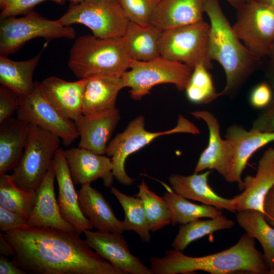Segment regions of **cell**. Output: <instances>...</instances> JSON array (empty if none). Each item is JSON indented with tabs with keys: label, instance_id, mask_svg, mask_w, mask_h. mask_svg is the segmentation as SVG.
<instances>
[{
	"label": "cell",
	"instance_id": "c3c4849f",
	"mask_svg": "<svg viewBox=\"0 0 274 274\" xmlns=\"http://www.w3.org/2000/svg\"><path fill=\"white\" fill-rule=\"evenodd\" d=\"M67 1L70 2V4H79V3H82L86 0H67Z\"/></svg>",
	"mask_w": 274,
	"mask_h": 274
},
{
	"label": "cell",
	"instance_id": "d590c367",
	"mask_svg": "<svg viewBox=\"0 0 274 274\" xmlns=\"http://www.w3.org/2000/svg\"><path fill=\"white\" fill-rule=\"evenodd\" d=\"M130 22L150 24L151 15L159 0H119Z\"/></svg>",
	"mask_w": 274,
	"mask_h": 274
},
{
	"label": "cell",
	"instance_id": "e0dca14e",
	"mask_svg": "<svg viewBox=\"0 0 274 274\" xmlns=\"http://www.w3.org/2000/svg\"><path fill=\"white\" fill-rule=\"evenodd\" d=\"M274 186V148L264 151L258 164L254 177L249 176L244 182V191L231 198L236 212L253 209L263 214L265 198Z\"/></svg>",
	"mask_w": 274,
	"mask_h": 274
},
{
	"label": "cell",
	"instance_id": "7bdbcfd3",
	"mask_svg": "<svg viewBox=\"0 0 274 274\" xmlns=\"http://www.w3.org/2000/svg\"><path fill=\"white\" fill-rule=\"evenodd\" d=\"M264 67L265 76L267 82L274 89V42L266 57Z\"/></svg>",
	"mask_w": 274,
	"mask_h": 274
},
{
	"label": "cell",
	"instance_id": "4316f807",
	"mask_svg": "<svg viewBox=\"0 0 274 274\" xmlns=\"http://www.w3.org/2000/svg\"><path fill=\"white\" fill-rule=\"evenodd\" d=\"M162 32L151 24L142 25L129 21L123 38L130 59L147 61L160 56Z\"/></svg>",
	"mask_w": 274,
	"mask_h": 274
},
{
	"label": "cell",
	"instance_id": "681fc988",
	"mask_svg": "<svg viewBox=\"0 0 274 274\" xmlns=\"http://www.w3.org/2000/svg\"><path fill=\"white\" fill-rule=\"evenodd\" d=\"M270 273L271 274H274V269L272 271V272Z\"/></svg>",
	"mask_w": 274,
	"mask_h": 274
},
{
	"label": "cell",
	"instance_id": "3957f363",
	"mask_svg": "<svg viewBox=\"0 0 274 274\" xmlns=\"http://www.w3.org/2000/svg\"><path fill=\"white\" fill-rule=\"evenodd\" d=\"M204 12L210 20L209 57L221 64L226 76V85L219 96L232 99L262 66L263 59L253 54L236 36L219 0H204Z\"/></svg>",
	"mask_w": 274,
	"mask_h": 274
},
{
	"label": "cell",
	"instance_id": "f546056e",
	"mask_svg": "<svg viewBox=\"0 0 274 274\" xmlns=\"http://www.w3.org/2000/svg\"><path fill=\"white\" fill-rule=\"evenodd\" d=\"M166 192L162 196L171 214L172 224L175 225L186 224L202 218H214L223 215L214 207L192 203L188 199L176 193L172 188L164 185Z\"/></svg>",
	"mask_w": 274,
	"mask_h": 274
},
{
	"label": "cell",
	"instance_id": "7c38bea8",
	"mask_svg": "<svg viewBox=\"0 0 274 274\" xmlns=\"http://www.w3.org/2000/svg\"><path fill=\"white\" fill-rule=\"evenodd\" d=\"M17 118L40 127L59 136L65 146L71 145L79 138L75 122L66 118L48 100L43 93L39 82L35 81L32 91L20 95Z\"/></svg>",
	"mask_w": 274,
	"mask_h": 274
},
{
	"label": "cell",
	"instance_id": "ac0fdd59",
	"mask_svg": "<svg viewBox=\"0 0 274 274\" xmlns=\"http://www.w3.org/2000/svg\"><path fill=\"white\" fill-rule=\"evenodd\" d=\"M64 153L74 183L91 184L101 178L105 187L112 186L115 178L110 157L79 147Z\"/></svg>",
	"mask_w": 274,
	"mask_h": 274
},
{
	"label": "cell",
	"instance_id": "f907efd6",
	"mask_svg": "<svg viewBox=\"0 0 274 274\" xmlns=\"http://www.w3.org/2000/svg\"><path fill=\"white\" fill-rule=\"evenodd\" d=\"M251 0H246V2L250 1Z\"/></svg>",
	"mask_w": 274,
	"mask_h": 274
},
{
	"label": "cell",
	"instance_id": "9a60e30c",
	"mask_svg": "<svg viewBox=\"0 0 274 274\" xmlns=\"http://www.w3.org/2000/svg\"><path fill=\"white\" fill-rule=\"evenodd\" d=\"M59 148L52 162L58 188L57 203L62 218L72 224L79 234L93 228L89 220L82 213L78 202V195L65 157Z\"/></svg>",
	"mask_w": 274,
	"mask_h": 274
},
{
	"label": "cell",
	"instance_id": "7a4b0ae2",
	"mask_svg": "<svg viewBox=\"0 0 274 274\" xmlns=\"http://www.w3.org/2000/svg\"><path fill=\"white\" fill-rule=\"evenodd\" d=\"M150 262L152 274L189 273L197 270L212 274H265L269 270L263 254L256 248L255 239L247 233L233 246L215 254L191 257L173 249L166 251L162 257H152Z\"/></svg>",
	"mask_w": 274,
	"mask_h": 274
},
{
	"label": "cell",
	"instance_id": "ab89813d",
	"mask_svg": "<svg viewBox=\"0 0 274 274\" xmlns=\"http://www.w3.org/2000/svg\"><path fill=\"white\" fill-rule=\"evenodd\" d=\"M251 130L265 132H274V95L269 105L262 110L254 120Z\"/></svg>",
	"mask_w": 274,
	"mask_h": 274
},
{
	"label": "cell",
	"instance_id": "b9f144b4",
	"mask_svg": "<svg viewBox=\"0 0 274 274\" xmlns=\"http://www.w3.org/2000/svg\"><path fill=\"white\" fill-rule=\"evenodd\" d=\"M263 213L267 222L274 227V186L265 198Z\"/></svg>",
	"mask_w": 274,
	"mask_h": 274
},
{
	"label": "cell",
	"instance_id": "f35d334b",
	"mask_svg": "<svg viewBox=\"0 0 274 274\" xmlns=\"http://www.w3.org/2000/svg\"><path fill=\"white\" fill-rule=\"evenodd\" d=\"M273 88L267 82H261L256 85L249 95L251 106L261 110L267 107L271 101L274 94Z\"/></svg>",
	"mask_w": 274,
	"mask_h": 274
},
{
	"label": "cell",
	"instance_id": "603a6c76",
	"mask_svg": "<svg viewBox=\"0 0 274 274\" xmlns=\"http://www.w3.org/2000/svg\"><path fill=\"white\" fill-rule=\"evenodd\" d=\"M210 170L189 176L172 174L168 178L172 189L177 194L188 199L199 201L219 210L225 209L235 213L231 199L223 198L212 189L208 183Z\"/></svg>",
	"mask_w": 274,
	"mask_h": 274
},
{
	"label": "cell",
	"instance_id": "484cf974",
	"mask_svg": "<svg viewBox=\"0 0 274 274\" xmlns=\"http://www.w3.org/2000/svg\"><path fill=\"white\" fill-rule=\"evenodd\" d=\"M29 124L10 117L0 123V176L13 169L25 147Z\"/></svg>",
	"mask_w": 274,
	"mask_h": 274
},
{
	"label": "cell",
	"instance_id": "ba28073f",
	"mask_svg": "<svg viewBox=\"0 0 274 274\" xmlns=\"http://www.w3.org/2000/svg\"><path fill=\"white\" fill-rule=\"evenodd\" d=\"M75 29L62 25L33 11L20 18L0 19V55L7 56L20 50L28 41L43 38L49 42L54 39L75 38Z\"/></svg>",
	"mask_w": 274,
	"mask_h": 274
},
{
	"label": "cell",
	"instance_id": "8992f818",
	"mask_svg": "<svg viewBox=\"0 0 274 274\" xmlns=\"http://www.w3.org/2000/svg\"><path fill=\"white\" fill-rule=\"evenodd\" d=\"M179 132L196 134L199 133V131L193 123L183 116L179 117L175 127L159 132L147 131L144 116L134 118L123 132L117 134L108 145L105 154L111 159L114 178L122 184L131 185L133 180L127 175L125 168L127 158L160 136Z\"/></svg>",
	"mask_w": 274,
	"mask_h": 274
},
{
	"label": "cell",
	"instance_id": "5b68a950",
	"mask_svg": "<svg viewBox=\"0 0 274 274\" xmlns=\"http://www.w3.org/2000/svg\"><path fill=\"white\" fill-rule=\"evenodd\" d=\"M61 141L56 134L29 124L23 154L11 174L20 187L36 191L52 165Z\"/></svg>",
	"mask_w": 274,
	"mask_h": 274
},
{
	"label": "cell",
	"instance_id": "74e56055",
	"mask_svg": "<svg viewBox=\"0 0 274 274\" xmlns=\"http://www.w3.org/2000/svg\"><path fill=\"white\" fill-rule=\"evenodd\" d=\"M20 95L1 85L0 86V123L12 117L19 108Z\"/></svg>",
	"mask_w": 274,
	"mask_h": 274
},
{
	"label": "cell",
	"instance_id": "4fadbf2b",
	"mask_svg": "<svg viewBox=\"0 0 274 274\" xmlns=\"http://www.w3.org/2000/svg\"><path fill=\"white\" fill-rule=\"evenodd\" d=\"M83 233L92 249L126 274H152L150 268L131 254L122 233L91 230H85Z\"/></svg>",
	"mask_w": 274,
	"mask_h": 274
},
{
	"label": "cell",
	"instance_id": "44dd1931",
	"mask_svg": "<svg viewBox=\"0 0 274 274\" xmlns=\"http://www.w3.org/2000/svg\"><path fill=\"white\" fill-rule=\"evenodd\" d=\"M87 79L68 82L49 77L39 82L46 97L63 116L75 121L82 115V98Z\"/></svg>",
	"mask_w": 274,
	"mask_h": 274
},
{
	"label": "cell",
	"instance_id": "7402d4cb",
	"mask_svg": "<svg viewBox=\"0 0 274 274\" xmlns=\"http://www.w3.org/2000/svg\"><path fill=\"white\" fill-rule=\"evenodd\" d=\"M204 0H159L150 23L165 30L203 21Z\"/></svg>",
	"mask_w": 274,
	"mask_h": 274
},
{
	"label": "cell",
	"instance_id": "52a82bcc",
	"mask_svg": "<svg viewBox=\"0 0 274 274\" xmlns=\"http://www.w3.org/2000/svg\"><path fill=\"white\" fill-rule=\"evenodd\" d=\"M129 69L122 78L125 87L130 88L131 97L136 100L159 84H173L178 90H185L192 72L186 64L161 56L147 61L131 59Z\"/></svg>",
	"mask_w": 274,
	"mask_h": 274
},
{
	"label": "cell",
	"instance_id": "d4e9b609",
	"mask_svg": "<svg viewBox=\"0 0 274 274\" xmlns=\"http://www.w3.org/2000/svg\"><path fill=\"white\" fill-rule=\"evenodd\" d=\"M82 98L83 115L114 109L119 92L125 87L122 77L99 76L86 79Z\"/></svg>",
	"mask_w": 274,
	"mask_h": 274
},
{
	"label": "cell",
	"instance_id": "d6986e66",
	"mask_svg": "<svg viewBox=\"0 0 274 274\" xmlns=\"http://www.w3.org/2000/svg\"><path fill=\"white\" fill-rule=\"evenodd\" d=\"M120 119L117 108L94 115H81L75 121L80 137L78 147L98 154H105Z\"/></svg>",
	"mask_w": 274,
	"mask_h": 274
},
{
	"label": "cell",
	"instance_id": "9c48e42d",
	"mask_svg": "<svg viewBox=\"0 0 274 274\" xmlns=\"http://www.w3.org/2000/svg\"><path fill=\"white\" fill-rule=\"evenodd\" d=\"M57 20L65 26L83 24L98 38L123 37L129 22L119 0H86L70 4L66 12Z\"/></svg>",
	"mask_w": 274,
	"mask_h": 274
},
{
	"label": "cell",
	"instance_id": "30bf717a",
	"mask_svg": "<svg viewBox=\"0 0 274 274\" xmlns=\"http://www.w3.org/2000/svg\"><path fill=\"white\" fill-rule=\"evenodd\" d=\"M210 25L201 22L163 30L160 55L183 63L192 70L198 64L213 68L209 55Z\"/></svg>",
	"mask_w": 274,
	"mask_h": 274
},
{
	"label": "cell",
	"instance_id": "ffe728a7",
	"mask_svg": "<svg viewBox=\"0 0 274 274\" xmlns=\"http://www.w3.org/2000/svg\"><path fill=\"white\" fill-rule=\"evenodd\" d=\"M55 179V172L52 165L36 191V203L26 224L76 232L74 227L66 221L60 213L54 191Z\"/></svg>",
	"mask_w": 274,
	"mask_h": 274
},
{
	"label": "cell",
	"instance_id": "8fae6325",
	"mask_svg": "<svg viewBox=\"0 0 274 274\" xmlns=\"http://www.w3.org/2000/svg\"><path fill=\"white\" fill-rule=\"evenodd\" d=\"M234 32L254 55L266 58L274 42V8L255 0L236 9Z\"/></svg>",
	"mask_w": 274,
	"mask_h": 274
},
{
	"label": "cell",
	"instance_id": "2e32d148",
	"mask_svg": "<svg viewBox=\"0 0 274 274\" xmlns=\"http://www.w3.org/2000/svg\"><path fill=\"white\" fill-rule=\"evenodd\" d=\"M190 114L197 119L203 120L209 130L208 146L200 154L194 173L214 169L225 178L233 155L230 142L226 139H222L219 121L213 114L208 111H196Z\"/></svg>",
	"mask_w": 274,
	"mask_h": 274
},
{
	"label": "cell",
	"instance_id": "1f68e13d",
	"mask_svg": "<svg viewBox=\"0 0 274 274\" xmlns=\"http://www.w3.org/2000/svg\"><path fill=\"white\" fill-rule=\"evenodd\" d=\"M234 224V221L223 215L207 220L198 219L181 225L172 246L174 249L183 251L192 242L214 232L230 229Z\"/></svg>",
	"mask_w": 274,
	"mask_h": 274
},
{
	"label": "cell",
	"instance_id": "5bb4252c",
	"mask_svg": "<svg viewBox=\"0 0 274 274\" xmlns=\"http://www.w3.org/2000/svg\"><path fill=\"white\" fill-rule=\"evenodd\" d=\"M225 139L232 145L233 155L224 179L228 183H237L242 190L244 182L241 176L249 158L258 149L274 142V132L247 131L241 126L233 124L227 128Z\"/></svg>",
	"mask_w": 274,
	"mask_h": 274
},
{
	"label": "cell",
	"instance_id": "ee69618b",
	"mask_svg": "<svg viewBox=\"0 0 274 274\" xmlns=\"http://www.w3.org/2000/svg\"><path fill=\"white\" fill-rule=\"evenodd\" d=\"M0 274H25L12 260L9 261L7 257L0 256Z\"/></svg>",
	"mask_w": 274,
	"mask_h": 274
},
{
	"label": "cell",
	"instance_id": "8d00e7d4",
	"mask_svg": "<svg viewBox=\"0 0 274 274\" xmlns=\"http://www.w3.org/2000/svg\"><path fill=\"white\" fill-rule=\"evenodd\" d=\"M66 0H0V18L15 17L20 15H25L34 11L33 8L38 4L51 1L60 5H63Z\"/></svg>",
	"mask_w": 274,
	"mask_h": 274
},
{
	"label": "cell",
	"instance_id": "7dc6e473",
	"mask_svg": "<svg viewBox=\"0 0 274 274\" xmlns=\"http://www.w3.org/2000/svg\"><path fill=\"white\" fill-rule=\"evenodd\" d=\"M257 2L274 8V0H255Z\"/></svg>",
	"mask_w": 274,
	"mask_h": 274
},
{
	"label": "cell",
	"instance_id": "277c9868",
	"mask_svg": "<svg viewBox=\"0 0 274 274\" xmlns=\"http://www.w3.org/2000/svg\"><path fill=\"white\" fill-rule=\"evenodd\" d=\"M130 61L123 37L98 38L85 35L78 37L72 45L68 66L79 79L122 77L129 68Z\"/></svg>",
	"mask_w": 274,
	"mask_h": 274
},
{
	"label": "cell",
	"instance_id": "d6a6232c",
	"mask_svg": "<svg viewBox=\"0 0 274 274\" xmlns=\"http://www.w3.org/2000/svg\"><path fill=\"white\" fill-rule=\"evenodd\" d=\"M110 188L124 210L125 217L122 222L125 231H133L143 242L149 243L151 236L142 200L124 194L113 186Z\"/></svg>",
	"mask_w": 274,
	"mask_h": 274
},
{
	"label": "cell",
	"instance_id": "4dcf8cb0",
	"mask_svg": "<svg viewBox=\"0 0 274 274\" xmlns=\"http://www.w3.org/2000/svg\"><path fill=\"white\" fill-rule=\"evenodd\" d=\"M37 193L20 187L12 175L0 176V206L27 220L36 203Z\"/></svg>",
	"mask_w": 274,
	"mask_h": 274
},
{
	"label": "cell",
	"instance_id": "6da1fadb",
	"mask_svg": "<svg viewBox=\"0 0 274 274\" xmlns=\"http://www.w3.org/2000/svg\"><path fill=\"white\" fill-rule=\"evenodd\" d=\"M4 235L14 250L12 261L25 274H126L76 232L26 224Z\"/></svg>",
	"mask_w": 274,
	"mask_h": 274
},
{
	"label": "cell",
	"instance_id": "cb8c5ba5",
	"mask_svg": "<svg viewBox=\"0 0 274 274\" xmlns=\"http://www.w3.org/2000/svg\"><path fill=\"white\" fill-rule=\"evenodd\" d=\"M90 184L81 185L78 192L82 213L97 231L122 233L125 231L122 221L116 217L103 195Z\"/></svg>",
	"mask_w": 274,
	"mask_h": 274
},
{
	"label": "cell",
	"instance_id": "e575fe53",
	"mask_svg": "<svg viewBox=\"0 0 274 274\" xmlns=\"http://www.w3.org/2000/svg\"><path fill=\"white\" fill-rule=\"evenodd\" d=\"M204 65L198 64L192 70L185 88L187 99L194 104H207L219 97L212 76Z\"/></svg>",
	"mask_w": 274,
	"mask_h": 274
},
{
	"label": "cell",
	"instance_id": "83f0119b",
	"mask_svg": "<svg viewBox=\"0 0 274 274\" xmlns=\"http://www.w3.org/2000/svg\"><path fill=\"white\" fill-rule=\"evenodd\" d=\"M41 51L32 58L16 61L0 55V83L20 95H27L34 89L32 76L40 60Z\"/></svg>",
	"mask_w": 274,
	"mask_h": 274
},
{
	"label": "cell",
	"instance_id": "836d02e7",
	"mask_svg": "<svg viewBox=\"0 0 274 274\" xmlns=\"http://www.w3.org/2000/svg\"><path fill=\"white\" fill-rule=\"evenodd\" d=\"M138 186L139 192L134 196L143 201L150 231L155 232L172 223L170 212L163 197L151 190L144 181Z\"/></svg>",
	"mask_w": 274,
	"mask_h": 274
},
{
	"label": "cell",
	"instance_id": "f6af8a7d",
	"mask_svg": "<svg viewBox=\"0 0 274 274\" xmlns=\"http://www.w3.org/2000/svg\"><path fill=\"white\" fill-rule=\"evenodd\" d=\"M0 254L1 255L7 257L13 256L14 255V250L6 238L4 234L0 233Z\"/></svg>",
	"mask_w": 274,
	"mask_h": 274
},
{
	"label": "cell",
	"instance_id": "bcb514c9",
	"mask_svg": "<svg viewBox=\"0 0 274 274\" xmlns=\"http://www.w3.org/2000/svg\"><path fill=\"white\" fill-rule=\"evenodd\" d=\"M233 7L237 9L240 8L245 2L246 0H226Z\"/></svg>",
	"mask_w": 274,
	"mask_h": 274
},
{
	"label": "cell",
	"instance_id": "60d3db41",
	"mask_svg": "<svg viewBox=\"0 0 274 274\" xmlns=\"http://www.w3.org/2000/svg\"><path fill=\"white\" fill-rule=\"evenodd\" d=\"M27 220L18 214L0 206V231L6 233L26 224Z\"/></svg>",
	"mask_w": 274,
	"mask_h": 274
},
{
	"label": "cell",
	"instance_id": "f1b7e54d",
	"mask_svg": "<svg viewBox=\"0 0 274 274\" xmlns=\"http://www.w3.org/2000/svg\"><path fill=\"white\" fill-rule=\"evenodd\" d=\"M236 221L246 233L261 244L264 258L269 268L268 273L274 269V228L266 220L264 214L256 210L238 212Z\"/></svg>",
	"mask_w": 274,
	"mask_h": 274
}]
</instances>
